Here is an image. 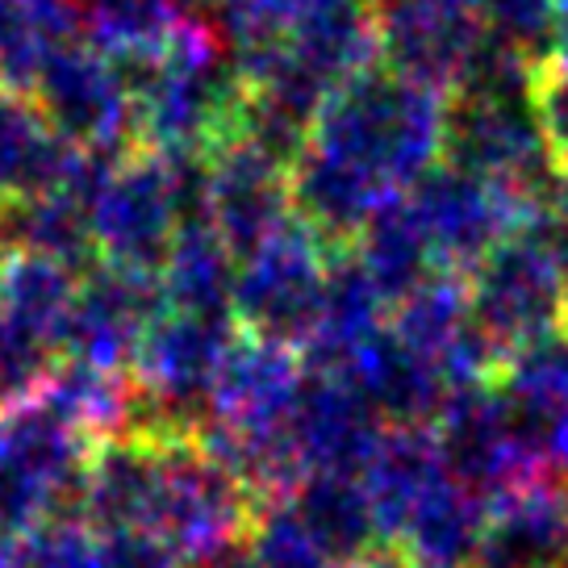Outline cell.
<instances>
[{"label":"cell","mask_w":568,"mask_h":568,"mask_svg":"<svg viewBox=\"0 0 568 568\" xmlns=\"http://www.w3.org/2000/svg\"><path fill=\"white\" fill-rule=\"evenodd\" d=\"M447 97L385 63L359 71L322 101L293 160V213L331 247H352L376 210L406 196L444 163Z\"/></svg>","instance_id":"6da1fadb"},{"label":"cell","mask_w":568,"mask_h":568,"mask_svg":"<svg viewBox=\"0 0 568 568\" xmlns=\"http://www.w3.org/2000/svg\"><path fill=\"white\" fill-rule=\"evenodd\" d=\"M139 113V146L160 155H205L239 139L243 80L205 21L184 18L151 63L125 75Z\"/></svg>","instance_id":"7a4b0ae2"},{"label":"cell","mask_w":568,"mask_h":568,"mask_svg":"<svg viewBox=\"0 0 568 568\" xmlns=\"http://www.w3.org/2000/svg\"><path fill=\"white\" fill-rule=\"evenodd\" d=\"M210 205V160L205 155H160L134 146L113 168L92 201L97 260L130 272L160 276L184 222L205 217Z\"/></svg>","instance_id":"3957f363"},{"label":"cell","mask_w":568,"mask_h":568,"mask_svg":"<svg viewBox=\"0 0 568 568\" xmlns=\"http://www.w3.org/2000/svg\"><path fill=\"white\" fill-rule=\"evenodd\" d=\"M92 439L47 402L0 409V544L42 523H80Z\"/></svg>","instance_id":"277c9868"},{"label":"cell","mask_w":568,"mask_h":568,"mask_svg":"<svg viewBox=\"0 0 568 568\" xmlns=\"http://www.w3.org/2000/svg\"><path fill=\"white\" fill-rule=\"evenodd\" d=\"M255 510L260 501L247 494V485L231 477L196 439L160 444V477L142 531L155 535L184 565L247 539Z\"/></svg>","instance_id":"5b68a950"},{"label":"cell","mask_w":568,"mask_h":568,"mask_svg":"<svg viewBox=\"0 0 568 568\" xmlns=\"http://www.w3.org/2000/svg\"><path fill=\"white\" fill-rule=\"evenodd\" d=\"M331 243L297 213L281 231L239 260L234 276V326L243 335L272 338L302 352L322 310Z\"/></svg>","instance_id":"8992f818"},{"label":"cell","mask_w":568,"mask_h":568,"mask_svg":"<svg viewBox=\"0 0 568 568\" xmlns=\"http://www.w3.org/2000/svg\"><path fill=\"white\" fill-rule=\"evenodd\" d=\"M430 430L439 439L447 473L485 506L548 477L531 435L523 430L510 397L497 385L447 389Z\"/></svg>","instance_id":"52a82bcc"},{"label":"cell","mask_w":568,"mask_h":568,"mask_svg":"<svg viewBox=\"0 0 568 568\" xmlns=\"http://www.w3.org/2000/svg\"><path fill=\"white\" fill-rule=\"evenodd\" d=\"M423 226L430 255L444 272H473L489 251L527 226L531 201L515 184L473 176L452 163H435L406 193Z\"/></svg>","instance_id":"ba28073f"},{"label":"cell","mask_w":568,"mask_h":568,"mask_svg":"<svg viewBox=\"0 0 568 568\" xmlns=\"http://www.w3.org/2000/svg\"><path fill=\"white\" fill-rule=\"evenodd\" d=\"M468 302L480 331L506 352L568 326L565 267L531 231L501 239L468 272Z\"/></svg>","instance_id":"9c48e42d"},{"label":"cell","mask_w":568,"mask_h":568,"mask_svg":"<svg viewBox=\"0 0 568 568\" xmlns=\"http://www.w3.org/2000/svg\"><path fill=\"white\" fill-rule=\"evenodd\" d=\"M30 101L75 151H134L139 113L122 68L89 42H71L38 71Z\"/></svg>","instance_id":"30bf717a"},{"label":"cell","mask_w":568,"mask_h":568,"mask_svg":"<svg viewBox=\"0 0 568 568\" xmlns=\"http://www.w3.org/2000/svg\"><path fill=\"white\" fill-rule=\"evenodd\" d=\"M444 163L473 176L515 184L531 201L551 172V155L535 125L531 92H452Z\"/></svg>","instance_id":"8fae6325"},{"label":"cell","mask_w":568,"mask_h":568,"mask_svg":"<svg viewBox=\"0 0 568 568\" xmlns=\"http://www.w3.org/2000/svg\"><path fill=\"white\" fill-rule=\"evenodd\" d=\"M163 310H168V302H163L160 276L97 260L80 276V293L71 302V314L54 347H59V355L80 359V364L130 373L142 347V335L151 331V322L160 318Z\"/></svg>","instance_id":"7c38bea8"},{"label":"cell","mask_w":568,"mask_h":568,"mask_svg":"<svg viewBox=\"0 0 568 568\" xmlns=\"http://www.w3.org/2000/svg\"><path fill=\"white\" fill-rule=\"evenodd\" d=\"M368 4H373L385 68L444 97L460 89L485 42L480 13L423 4V0H368Z\"/></svg>","instance_id":"4fadbf2b"},{"label":"cell","mask_w":568,"mask_h":568,"mask_svg":"<svg viewBox=\"0 0 568 568\" xmlns=\"http://www.w3.org/2000/svg\"><path fill=\"white\" fill-rule=\"evenodd\" d=\"M293 217L288 163L264 155L260 146L234 139L210 155V205L205 222L243 260Z\"/></svg>","instance_id":"5bb4252c"},{"label":"cell","mask_w":568,"mask_h":568,"mask_svg":"<svg viewBox=\"0 0 568 568\" xmlns=\"http://www.w3.org/2000/svg\"><path fill=\"white\" fill-rule=\"evenodd\" d=\"M385 435L376 409L338 373H305L297 406L288 414V444L302 473H343L359 477Z\"/></svg>","instance_id":"9a60e30c"},{"label":"cell","mask_w":568,"mask_h":568,"mask_svg":"<svg viewBox=\"0 0 568 568\" xmlns=\"http://www.w3.org/2000/svg\"><path fill=\"white\" fill-rule=\"evenodd\" d=\"M305 373L310 368L297 347L239 331L213 376L210 423L239 426V430H284L305 385Z\"/></svg>","instance_id":"2e32d148"},{"label":"cell","mask_w":568,"mask_h":568,"mask_svg":"<svg viewBox=\"0 0 568 568\" xmlns=\"http://www.w3.org/2000/svg\"><path fill=\"white\" fill-rule=\"evenodd\" d=\"M452 477L430 426H385L381 444L359 468V485L368 497L381 548H402L414 510L423 497Z\"/></svg>","instance_id":"e0dca14e"},{"label":"cell","mask_w":568,"mask_h":568,"mask_svg":"<svg viewBox=\"0 0 568 568\" xmlns=\"http://www.w3.org/2000/svg\"><path fill=\"white\" fill-rule=\"evenodd\" d=\"M568 485L535 480L489 506V523L468 568H565Z\"/></svg>","instance_id":"ac0fdd59"},{"label":"cell","mask_w":568,"mask_h":568,"mask_svg":"<svg viewBox=\"0 0 568 568\" xmlns=\"http://www.w3.org/2000/svg\"><path fill=\"white\" fill-rule=\"evenodd\" d=\"M338 376L376 409V418L385 426H430L447 397V385L435 373V364L409 352L389 326L368 338L338 368Z\"/></svg>","instance_id":"d6986e66"},{"label":"cell","mask_w":568,"mask_h":568,"mask_svg":"<svg viewBox=\"0 0 568 568\" xmlns=\"http://www.w3.org/2000/svg\"><path fill=\"white\" fill-rule=\"evenodd\" d=\"M389 326V302L364 272L355 247H331L326 284H322V310L314 335L302 347L310 373H338L373 335Z\"/></svg>","instance_id":"ffe728a7"},{"label":"cell","mask_w":568,"mask_h":568,"mask_svg":"<svg viewBox=\"0 0 568 568\" xmlns=\"http://www.w3.org/2000/svg\"><path fill=\"white\" fill-rule=\"evenodd\" d=\"M160 477V444L118 430L97 439L84 468V497H80V523L92 535L142 531L151 494Z\"/></svg>","instance_id":"44dd1931"},{"label":"cell","mask_w":568,"mask_h":568,"mask_svg":"<svg viewBox=\"0 0 568 568\" xmlns=\"http://www.w3.org/2000/svg\"><path fill=\"white\" fill-rule=\"evenodd\" d=\"M75 146L54 134L26 92L0 89V196L59 193L71 176Z\"/></svg>","instance_id":"7402d4cb"},{"label":"cell","mask_w":568,"mask_h":568,"mask_svg":"<svg viewBox=\"0 0 568 568\" xmlns=\"http://www.w3.org/2000/svg\"><path fill=\"white\" fill-rule=\"evenodd\" d=\"M234 276H239V255L222 243V234L205 217H196L176 231V243L160 267L163 302L180 314L234 318Z\"/></svg>","instance_id":"603a6c76"},{"label":"cell","mask_w":568,"mask_h":568,"mask_svg":"<svg viewBox=\"0 0 568 568\" xmlns=\"http://www.w3.org/2000/svg\"><path fill=\"white\" fill-rule=\"evenodd\" d=\"M75 18L80 42L109 54L130 75L172 42L189 9L180 0H75Z\"/></svg>","instance_id":"cb8c5ba5"},{"label":"cell","mask_w":568,"mask_h":568,"mask_svg":"<svg viewBox=\"0 0 568 568\" xmlns=\"http://www.w3.org/2000/svg\"><path fill=\"white\" fill-rule=\"evenodd\" d=\"M80 42L75 0H0V89H34L38 71Z\"/></svg>","instance_id":"d4e9b609"},{"label":"cell","mask_w":568,"mask_h":568,"mask_svg":"<svg viewBox=\"0 0 568 568\" xmlns=\"http://www.w3.org/2000/svg\"><path fill=\"white\" fill-rule=\"evenodd\" d=\"M485 523H489V506L473 489H464L456 477H447L444 485H435L423 497L397 551L409 565L468 568L480 535H485Z\"/></svg>","instance_id":"484cf974"},{"label":"cell","mask_w":568,"mask_h":568,"mask_svg":"<svg viewBox=\"0 0 568 568\" xmlns=\"http://www.w3.org/2000/svg\"><path fill=\"white\" fill-rule=\"evenodd\" d=\"M293 510L302 515L310 535L331 556V565H347L355 556H368L381 548L376 539V523L368 510V497L359 477H343V473H310V477L288 494Z\"/></svg>","instance_id":"4316f807"},{"label":"cell","mask_w":568,"mask_h":568,"mask_svg":"<svg viewBox=\"0 0 568 568\" xmlns=\"http://www.w3.org/2000/svg\"><path fill=\"white\" fill-rule=\"evenodd\" d=\"M80 276L71 264H59L38 251H9L0 260V318L18 322L34 335L59 343V331L80 293Z\"/></svg>","instance_id":"83f0119b"},{"label":"cell","mask_w":568,"mask_h":568,"mask_svg":"<svg viewBox=\"0 0 568 568\" xmlns=\"http://www.w3.org/2000/svg\"><path fill=\"white\" fill-rule=\"evenodd\" d=\"M352 247L389 305L397 297H406L414 284H423L430 272H439L435 255H430V243H426V234L406 196H397L385 210H376Z\"/></svg>","instance_id":"f1b7e54d"},{"label":"cell","mask_w":568,"mask_h":568,"mask_svg":"<svg viewBox=\"0 0 568 568\" xmlns=\"http://www.w3.org/2000/svg\"><path fill=\"white\" fill-rule=\"evenodd\" d=\"M468 322H473L468 276L444 272V267L430 272L423 284H414L406 297L389 305V331L430 364H439V355L468 331Z\"/></svg>","instance_id":"f546056e"},{"label":"cell","mask_w":568,"mask_h":568,"mask_svg":"<svg viewBox=\"0 0 568 568\" xmlns=\"http://www.w3.org/2000/svg\"><path fill=\"white\" fill-rule=\"evenodd\" d=\"M38 402L63 418L68 426H75L80 435H89L92 444L125 430L130 418V373H109L97 364H80L59 355L51 381L42 385Z\"/></svg>","instance_id":"4dcf8cb0"},{"label":"cell","mask_w":568,"mask_h":568,"mask_svg":"<svg viewBox=\"0 0 568 568\" xmlns=\"http://www.w3.org/2000/svg\"><path fill=\"white\" fill-rule=\"evenodd\" d=\"M9 251H38L75 272L97 264L92 213L71 193H42L26 201H9Z\"/></svg>","instance_id":"1f68e13d"},{"label":"cell","mask_w":568,"mask_h":568,"mask_svg":"<svg viewBox=\"0 0 568 568\" xmlns=\"http://www.w3.org/2000/svg\"><path fill=\"white\" fill-rule=\"evenodd\" d=\"M497 389L510 397L518 423L531 435L535 426L551 423L568 409V326L548 331L510 352Z\"/></svg>","instance_id":"d6a6232c"},{"label":"cell","mask_w":568,"mask_h":568,"mask_svg":"<svg viewBox=\"0 0 568 568\" xmlns=\"http://www.w3.org/2000/svg\"><path fill=\"white\" fill-rule=\"evenodd\" d=\"M247 544L260 568H335L288 497L260 501L247 527Z\"/></svg>","instance_id":"836d02e7"},{"label":"cell","mask_w":568,"mask_h":568,"mask_svg":"<svg viewBox=\"0 0 568 568\" xmlns=\"http://www.w3.org/2000/svg\"><path fill=\"white\" fill-rule=\"evenodd\" d=\"M480 26L494 42L539 68L556 54L560 0H480Z\"/></svg>","instance_id":"e575fe53"},{"label":"cell","mask_w":568,"mask_h":568,"mask_svg":"<svg viewBox=\"0 0 568 568\" xmlns=\"http://www.w3.org/2000/svg\"><path fill=\"white\" fill-rule=\"evenodd\" d=\"M59 364V347L51 338L26 331L18 322L0 318V409L34 402Z\"/></svg>","instance_id":"d590c367"},{"label":"cell","mask_w":568,"mask_h":568,"mask_svg":"<svg viewBox=\"0 0 568 568\" xmlns=\"http://www.w3.org/2000/svg\"><path fill=\"white\" fill-rule=\"evenodd\" d=\"M0 568H97V535L84 523H42L0 544Z\"/></svg>","instance_id":"8d00e7d4"},{"label":"cell","mask_w":568,"mask_h":568,"mask_svg":"<svg viewBox=\"0 0 568 568\" xmlns=\"http://www.w3.org/2000/svg\"><path fill=\"white\" fill-rule=\"evenodd\" d=\"M531 109L535 125L544 134L551 163L560 168L568 163V68H560L556 59L539 63L531 75Z\"/></svg>","instance_id":"74e56055"},{"label":"cell","mask_w":568,"mask_h":568,"mask_svg":"<svg viewBox=\"0 0 568 568\" xmlns=\"http://www.w3.org/2000/svg\"><path fill=\"white\" fill-rule=\"evenodd\" d=\"M97 568H184L172 548L146 531L97 535Z\"/></svg>","instance_id":"f35d334b"},{"label":"cell","mask_w":568,"mask_h":568,"mask_svg":"<svg viewBox=\"0 0 568 568\" xmlns=\"http://www.w3.org/2000/svg\"><path fill=\"white\" fill-rule=\"evenodd\" d=\"M184 568H260V565H255V556H251L247 539H234V544L210 551V556H201V560H193V565H184Z\"/></svg>","instance_id":"ab89813d"},{"label":"cell","mask_w":568,"mask_h":568,"mask_svg":"<svg viewBox=\"0 0 568 568\" xmlns=\"http://www.w3.org/2000/svg\"><path fill=\"white\" fill-rule=\"evenodd\" d=\"M335 568H406V556L393 548H373L368 556H355V560L335 565Z\"/></svg>","instance_id":"60d3db41"},{"label":"cell","mask_w":568,"mask_h":568,"mask_svg":"<svg viewBox=\"0 0 568 568\" xmlns=\"http://www.w3.org/2000/svg\"><path fill=\"white\" fill-rule=\"evenodd\" d=\"M343 4H364V0H305V18L326 13V9H343Z\"/></svg>","instance_id":"b9f144b4"},{"label":"cell","mask_w":568,"mask_h":568,"mask_svg":"<svg viewBox=\"0 0 568 568\" xmlns=\"http://www.w3.org/2000/svg\"><path fill=\"white\" fill-rule=\"evenodd\" d=\"M9 255V196H0V260Z\"/></svg>","instance_id":"7bdbcfd3"},{"label":"cell","mask_w":568,"mask_h":568,"mask_svg":"<svg viewBox=\"0 0 568 568\" xmlns=\"http://www.w3.org/2000/svg\"><path fill=\"white\" fill-rule=\"evenodd\" d=\"M406 568H435V565H409V560H406Z\"/></svg>","instance_id":"ee69618b"},{"label":"cell","mask_w":568,"mask_h":568,"mask_svg":"<svg viewBox=\"0 0 568 568\" xmlns=\"http://www.w3.org/2000/svg\"><path fill=\"white\" fill-rule=\"evenodd\" d=\"M565 302H568V276H565Z\"/></svg>","instance_id":"f6af8a7d"},{"label":"cell","mask_w":568,"mask_h":568,"mask_svg":"<svg viewBox=\"0 0 568 568\" xmlns=\"http://www.w3.org/2000/svg\"><path fill=\"white\" fill-rule=\"evenodd\" d=\"M180 4H184V9H189V0H180ZM205 4H210V0H205Z\"/></svg>","instance_id":"bcb514c9"}]
</instances>
